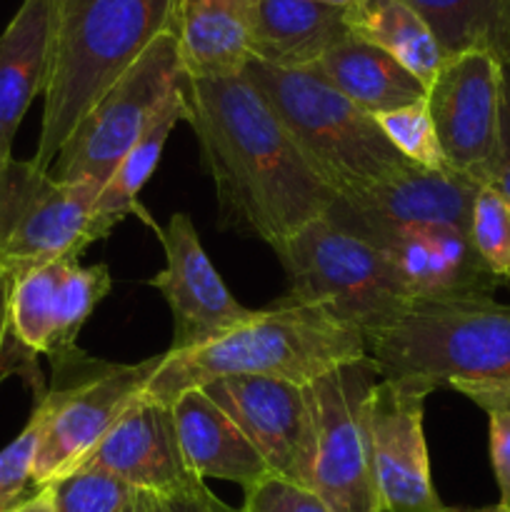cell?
Instances as JSON below:
<instances>
[{"label": "cell", "mask_w": 510, "mask_h": 512, "mask_svg": "<svg viewBox=\"0 0 510 512\" xmlns=\"http://www.w3.org/2000/svg\"><path fill=\"white\" fill-rule=\"evenodd\" d=\"M185 123L218 198L225 230L275 248L323 218L335 193L313 173L278 115L243 73L183 78Z\"/></svg>", "instance_id": "1"}, {"label": "cell", "mask_w": 510, "mask_h": 512, "mask_svg": "<svg viewBox=\"0 0 510 512\" xmlns=\"http://www.w3.org/2000/svg\"><path fill=\"white\" fill-rule=\"evenodd\" d=\"M363 358H368V350L358 328L335 318L323 305L280 298L203 348L165 353L143 398L173 405L185 390L205 388L223 378L313 385L330 370Z\"/></svg>", "instance_id": "2"}, {"label": "cell", "mask_w": 510, "mask_h": 512, "mask_svg": "<svg viewBox=\"0 0 510 512\" xmlns=\"http://www.w3.org/2000/svg\"><path fill=\"white\" fill-rule=\"evenodd\" d=\"M183 8L185 0H60L35 168L50 170L85 113L155 38L178 33Z\"/></svg>", "instance_id": "3"}, {"label": "cell", "mask_w": 510, "mask_h": 512, "mask_svg": "<svg viewBox=\"0 0 510 512\" xmlns=\"http://www.w3.org/2000/svg\"><path fill=\"white\" fill-rule=\"evenodd\" d=\"M383 378L453 388L485 413L510 405V305L425 303L400 323L365 335Z\"/></svg>", "instance_id": "4"}, {"label": "cell", "mask_w": 510, "mask_h": 512, "mask_svg": "<svg viewBox=\"0 0 510 512\" xmlns=\"http://www.w3.org/2000/svg\"><path fill=\"white\" fill-rule=\"evenodd\" d=\"M243 75L260 90L305 163L335 198L363 193L410 163L390 145L373 115L350 103L313 68L288 70L250 60Z\"/></svg>", "instance_id": "5"}, {"label": "cell", "mask_w": 510, "mask_h": 512, "mask_svg": "<svg viewBox=\"0 0 510 512\" xmlns=\"http://www.w3.org/2000/svg\"><path fill=\"white\" fill-rule=\"evenodd\" d=\"M288 278L283 298L323 305L363 338L400 323L418 308L388 255L370 240L318 218L273 248Z\"/></svg>", "instance_id": "6"}, {"label": "cell", "mask_w": 510, "mask_h": 512, "mask_svg": "<svg viewBox=\"0 0 510 512\" xmlns=\"http://www.w3.org/2000/svg\"><path fill=\"white\" fill-rule=\"evenodd\" d=\"M165 353L135 365H115L83 355L53 373L48 393L35 400L40 438L33 458V485L45 488L78 470L125 410L143 395Z\"/></svg>", "instance_id": "7"}, {"label": "cell", "mask_w": 510, "mask_h": 512, "mask_svg": "<svg viewBox=\"0 0 510 512\" xmlns=\"http://www.w3.org/2000/svg\"><path fill=\"white\" fill-rule=\"evenodd\" d=\"M178 33L168 30L110 85L70 133L48 173L65 183L103 188L123 155L148 130L183 83Z\"/></svg>", "instance_id": "8"}, {"label": "cell", "mask_w": 510, "mask_h": 512, "mask_svg": "<svg viewBox=\"0 0 510 512\" xmlns=\"http://www.w3.org/2000/svg\"><path fill=\"white\" fill-rule=\"evenodd\" d=\"M378 380V365L363 358L308 385L315 413L310 490L335 512H383L368 440V398Z\"/></svg>", "instance_id": "9"}, {"label": "cell", "mask_w": 510, "mask_h": 512, "mask_svg": "<svg viewBox=\"0 0 510 512\" xmlns=\"http://www.w3.org/2000/svg\"><path fill=\"white\" fill-rule=\"evenodd\" d=\"M500 98L503 63L488 50L445 58L425 93L445 163L478 185H490L493 175Z\"/></svg>", "instance_id": "10"}, {"label": "cell", "mask_w": 510, "mask_h": 512, "mask_svg": "<svg viewBox=\"0 0 510 512\" xmlns=\"http://www.w3.org/2000/svg\"><path fill=\"white\" fill-rule=\"evenodd\" d=\"M435 385L418 378H383L368 398L370 468L383 512H443L430 478L423 433L425 398Z\"/></svg>", "instance_id": "11"}, {"label": "cell", "mask_w": 510, "mask_h": 512, "mask_svg": "<svg viewBox=\"0 0 510 512\" xmlns=\"http://www.w3.org/2000/svg\"><path fill=\"white\" fill-rule=\"evenodd\" d=\"M108 265H80L78 258H58L28 270L15 283L10 323L15 338L33 355H45L53 373L83 358L78 335L100 300L110 293Z\"/></svg>", "instance_id": "12"}, {"label": "cell", "mask_w": 510, "mask_h": 512, "mask_svg": "<svg viewBox=\"0 0 510 512\" xmlns=\"http://www.w3.org/2000/svg\"><path fill=\"white\" fill-rule=\"evenodd\" d=\"M200 390L243 430L275 478L310 490L315 413L308 385L273 378H223Z\"/></svg>", "instance_id": "13"}, {"label": "cell", "mask_w": 510, "mask_h": 512, "mask_svg": "<svg viewBox=\"0 0 510 512\" xmlns=\"http://www.w3.org/2000/svg\"><path fill=\"white\" fill-rule=\"evenodd\" d=\"M158 235L165 268L150 285L163 295L173 315V340L165 353L203 348L253 318L255 310L240 305L213 268L188 215L173 213Z\"/></svg>", "instance_id": "14"}, {"label": "cell", "mask_w": 510, "mask_h": 512, "mask_svg": "<svg viewBox=\"0 0 510 512\" xmlns=\"http://www.w3.org/2000/svg\"><path fill=\"white\" fill-rule=\"evenodd\" d=\"M348 233L370 240L388 255L418 305L488 303L505 285L483 263L468 230L455 225H388Z\"/></svg>", "instance_id": "15"}, {"label": "cell", "mask_w": 510, "mask_h": 512, "mask_svg": "<svg viewBox=\"0 0 510 512\" xmlns=\"http://www.w3.org/2000/svg\"><path fill=\"white\" fill-rule=\"evenodd\" d=\"M480 185L455 170H428L408 163L403 170L350 198H335L325 218L343 230L388 225H455L470 228Z\"/></svg>", "instance_id": "16"}, {"label": "cell", "mask_w": 510, "mask_h": 512, "mask_svg": "<svg viewBox=\"0 0 510 512\" xmlns=\"http://www.w3.org/2000/svg\"><path fill=\"white\" fill-rule=\"evenodd\" d=\"M83 465H98L138 493L170 498L205 480L193 473L180 448L173 405L140 395Z\"/></svg>", "instance_id": "17"}, {"label": "cell", "mask_w": 510, "mask_h": 512, "mask_svg": "<svg viewBox=\"0 0 510 512\" xmlns=\"http://www.w3.org/2000/svg\"><path fill=\"white\" fill-rule=\"evenodd\" d=\"M60 0H23L0 35V155L13 158V140L35 95L48 83Z\"/></svg>", "instance_id": "18"}, {"label": "cell", "mask_w": 510, "mask_h": 512, "mask_svg": "<svg viewBox=\"0 0 510 512\" xmlns=\"http://www.w3.org/2000/svg\"><path fill=\"white\" fill-rule=\"evenodd\" d=\"M185 460L200 480H225L245 490L273 478L265 460L253 448L243 430L205 395V390H185L173 400Z\"/></svg>", "instance_id": "19"}, {"label": "cell", "mask_w": 510, "mask_h": 512, "mask_svg": "<svg viewBox=\"0 0 510 512\" xmlns=\"http://www.w3.org/2000/svg\"><path fill=\"white\" fill-rule=\"evenodd\" d=\"M348 35L345 8L315 0H255L250 53L273 68H313Z\"/></svg>", "instance_id": "20"}, {"label": "cell", "mask_w": 510, "mask_h": 512, "mask_svg": "<svg viewBox=\"0 0 510 512\" xmlns=\"http://www.w3.org/2000/svg\"><path fill=\"white\" fill-rule=\"evenodd\" d=\"M255 0H188L180 15L178 48L188 78H225L253 60Z\"/></svg>", "instance_id": "21"}, {"label": "cell", "mask_w": 510, "mask_h": 512, "mask_svg": "<svg viewBox=\"0 0 510 512\" xmlns=\"http://www.w3.org/2000/svg\"><path fill=\"white\" fill-rule=\"evenodd\" d=\"M338 93L368 115H383L425 98L428 88L375 45L348 35L313 65Z\"/></svg>", "instance_id": "22"}, {"label": "cell", "mask_w": 510, "mask_h": 512, "mask_svg": "<svg viewBox=\"0 0 510 512\" xmlns=\"http://www.w3.org/2000/svg\"><path fill=\"white\" fill-rule=\"evenodd\" d=\"M185 120V90L183 83L168 98V103L160 108V113L155 115L153 123L148 125L143 135H140L138 143L123 155V160L118 163V168L113 170L108 180H105L103 188L98 190V198H95L93 213H90L88 223V245L105 240L115 230V225L123 223L128 215H133L138 210V195L143 190V185L148 183L150 175L155 173L160 163V155H163L165 140H168L170 130L175 125Z\"/></svg>", "instance_id": "23"}, {"label": "cell", "mask_w": 510, "mask_h": 512, "mask_svg": "<svg viewBox=\"0 0 510 512\" xmlns=\"http://www.w3.org/2000/svg\"><path fill=\"white\" fill-rule=\"evenodd\" d=\"M350 35L398 60L428 88L445 55L428 25L400 0H355L345 8Z\"/></svg>", "instance_id": "24"}, {"label": "cell", "mask_w": 510, "mask_h": 512, "mask_svg": "<svg viewBox=\"0 0 510 512\" xmlns=\"http://www.w3.org/2000/svg\"><path fill=\"white\" fill-rule=\"evenodd\" d=\"M438 40L445 58L488 50L510 65V0H400Z\"/></svg>", "instance_id": "25"}, {"label": "cell", "mask_w": 510, "mask_h": 512, "mask_svg": "<svg viewBox=\"0 0 510 512\" xmlns=\"http://www.w3.org/2000/svg\"><path fill=\"white\" fill-rule=\"evenodd\" d=\"M50 490L58 512H125L138 498V490L98 465H80Z\"/></svg>", "instance_id": "26"}, {"label": "cell", "mask_w": 510, "mask_h": 512, "mask_svg": "<svg viewBox=\"0 0 510 512\" xmlns=\"http://www.w3.org/2000/svg\"><path fill=\"white\" fill-rule=\"evenodd\" d=\"M470 240L490 273L508 283L510 278V200L493 185H480L470 213Z\"/></svg>", "instance_id": "27"}, {"label": "cell", "mask_w": 510, "mask_h": 512, "mask_svg": "<svg viewBox=\"0 0 510 512\" xmlns=\"http://www.w3.org/2000/svg\"><path fill=\"white\" fill-rule=\"evenodd\" d=\"M380 130L390 140L395 150L410 163L428 170H445V155L440 150L438 135H435L433 118H430L428 100H418L405 108L390 110V113L375 115Z\"/></svg>", "instance_id": "28"}, {"label": "cell", "mask_w": 510, "mask_h": 512, "mask_svg": "<svg viewBox=\"0 0 510 512\" xmlns=\"http://www.w3.org/2000/svg\"><path fill=\"white\" fill-rule=\"evenodd\" d=\"M40 438V415H30L28 425L23 433L0 450V512H8L10 508L28 498L33 490V458Z\"/></svg>", "instance_id": "29"}, {"label": "cell", "mask_w": 510, "mask_h": 512, "mask_svg": "<svg viewBox=\"0 0 510 512\" xmlns=\"http://www.w3.org/2000/svg\"><path fill=\"white\" fill-rule=\"evenodd\" d=\"M240 512H335L318 493L280 478H268L245 490Z\"/></svg>", "instance_id": "30"}, {"label": "cell", "mask_w": 510, "mask_h": 512, "mask_svg": "<svg viewBox=\"0 0 510 512\" xmlns=\"http://www.w3.org/2000/svg\"><path fill=\"white\" fill-rule=\"evenodd\" d=\"M490 463L500 490V505L510 508V405L490 410Z\"/></svg>", "instance_id": "31"}, {"label": "cell", "mask_w": 510, "mask_h": 512, "mask_svg": "<svg viewBox=\"0 0 510 512\" xmlns=\"http://www.w3.org/2000/svg\"><path fill=\"white\" fill-rule=\"evenodd\" d=\"M490 185L510 200V65L503 68V98H500V130Z\"/></svg>", "instance_id": "32"}, {"label": "cell", "mask_w": 510, "mask_h": 512, "mask_svg": "<svg viewBox=\"0 0 510 512\" xmlns=\"http://www.w3.org/2000/svg\"><path fill=\"white\" fill-rule=\"evenodd\" d=\"M165 505V512H240L230 508L220 498H215L208 490V485H198V488L188 490V493L170 495V498H160Z\"/></svg>", "instance_id": "33"}, {"label": "cell", "mask_w": 510, "mask_h": 512, "mask_svg": "<svg viewBox=\"0 0 510 512\" xmlns=\"http://www.w3.org/2000/svg\"><path fill=\"white\" fill-rule=\"evenodd\" d=\"M8 512H58V508H55L53 490H50V485H45V488L33 490L28 498L20 500V503L15 505V508H10Z\"/></svg>", "instance_id": "34"}, {"label": "cell", "mask_w": 510, "mask_h": 512, "mask_svg": "<svg viewBox=\"0 0 510 512\" xmlns=\"http://www.w3.org/2000/svg\"><path fill=\"white\" fill-rule=\"evenodd\" d=\"M138 512H165V505L158 495L138 493Z\"/></svg>", "instance_id": "35"}, {"label": "cell", "mask_w": 510, "mask_h": 512, "mask_svg": "<svg viewBox=\"0 0 510 512\" xmlns=\"http://www.w3.org/2000/svg\"><path fill=\"white\" fill-rule=\"evenodd\" d=\"M455 512H510V508L505 505H490V508H478V510H455Z\"/></svg>", "instance_id": "36"}, {"label": "cell", "mask_w": 510, "mask_h": 512, "mask_svg": "<svg viewBox=\"0 0 510 512\" xmlns=\"http://www.w3.org/2000/svg\"><path fill=\"white\" fill-rule=\"evenodd\" d=\"M315 3H325V5H335V8H350L355 0H315Z\"/></svg>", "instance_id": "37"}, {"label": "cell", "mask_w": 510, "mask_h": 512, "mask_svg": "<svg viewBox=\"0 0 510 512\" xmlns=\"http://www.w3.org/2000/svg\"><path fill=\"white\" fill-rule=\"evenodd\" d=\"M125 512H138V498H135V503H133V505H130V508H128V510H125Z\"/></svg>", "instance_id": "38"}, {"label": "cell", "mask_w": 510, "mask_h": 512, "mask_svg": "<svg viewBox=\"0 0 510 512\" xmlns=\"http://www.w3.org/2000/svg\"><path fill=\"white\" fill-rule=\"evenodd\" d=\"M3 165H5V158H3V155H0V170H3Z\"/></svg>", "instance_id": "39"}, {"label": "cell", "mask_w": 510, "mask_h": 512, "mask_svg": "<svg viewBox=\"0 0 510 512\" xmlns=\"http://www.w3.org/2000/svg\"><path fill=\"white\" fill-rule=\"evenodd\" d=\"M505 285H508V288H510V278H508V283H505Z\"/></svg>", "instance_id": "40"}, {"label": "cell", "mask_w": 510, "mask_h": 512, "mask_svg": "<svg viewBox=\"0 0 510 512\" xmlns=\"http://www.w3.org/2000/svg\"><path fill=\"white\" fill-rule=\"evenodd\" d=\"M443 512H455V510H443Z\"/></svg>", "instance_id": "41"}, {"label": "cell", "mask_w": 510, "mask_h": 512, "mask_svg": "<svg viewBox=\"0 0 510 512\" xmlns=\"http://www.w3.org/2000/svg\"><path fill=\"white\" fill-rule=\"evenodd\" d=\"M185 3H188V0H185Z\"/></svg>", "instance_id": "42"}]
</instances>
